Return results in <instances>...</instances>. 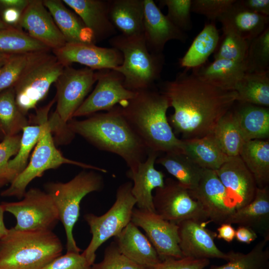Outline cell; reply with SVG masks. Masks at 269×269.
Listing matches in <instances>:
<instances>
[{"mask_svg":"<svg viewBox=\"0 0 269 269\" xmlns=\"http://www.w3.org/2000/svg\"><path fill=\"white\" fill-rule=\"evenodd\" d=\"M159 154L150 152L146 159L135 170L128 171L127 175L133 181L132 193L137 208L155 212L152 191L164 183V174L157 170L154 164Z\"/></svg>","mask_w":269,"mask_h":269,"instance_id":"21","label":"cell"},{"mask_svg":"<svg viewBox=\"0 0 269 269\" xmlns=\"http://www.w3.org/2000/svg\"><path fill=\"white\" fill-rule=\"evenodd\" d=\"M92 266L82 254L70 252L57 257L42 269H92Z\"/></svg>","mask_w":269,"mask_h":269,"instance_id":"47","label":"cell"},{"mask_svg":"<svg viewBox=\"0 0 269 269\" xmlns=\"http://www.w3.org/2000/svg\"><path fill=\"white\" fill-rule=\"evenodd\" d=\"M4 210L1 204H0V239L2 238L5 236L8 231V229H7L4 225L3 221V213L4 212Z\"/></svg>","mask_w":269,"mask_h":269,"instance_id":"54","label":"cell"},{"mask_svg":"<svg viewBox=\"0 0 269 269\" xmlns=\"http://www.w3.org/2000/svg\"><path fill=\"white\" fill-rule=\"evenodd\" d=\"M155 163L163 166L183 187L189 190L197 185L204 171L182 151L164 153Z\"/></svg>","mask_w":269,"mask_h":269,"instance_id":"33","label":"cell"},{"mask_svg":"<svg viewBox=\"0 0 269 269\" xmlns=\"http://www.w3.org/2000/svg\"><path fill=\"white\" fill-rule=\"evenodd\" d=\"M29 0H0V9L7 8L17 9L21 11L26 8L30 2Z\"/></svg>","mask_w":269,"mask_h":269,"instance_id":"53","label":"cell"},{"mask_svg":"<svg viewBox=\"0 0 269 269\" xmlns=\"http://www.w3.org/2000/svg\"><path fill=\"white\" fill-rule=\"evenodd\" d=\"M97 79L98 72L90 68L75 69L68 66L54 83L56 108L48 121L52 134L59 142L67 143L74 137L68 123L73 119Z\"/></svg>","mask_w":269,"mask_h":269,"instance_id":"5","label":"cell"},{"mask_svg":"<svg viewBox=\"0 0 269 269\" xmlns=\"http://www.w3.org/2000/svg\"><path fill=\"white\" fill-rule=\"evenodd\" d=\"M28 125V121L18 108L13 88L0 92V140L18 134Z\"/></svg>","mask_w":269,"mask_h":269,"instance_id":"35","label":"cell"},{"mask_svg":"<svg viewBox=\"0 0 269 269\" xmlns=\"http://www.w3.org/2000/svg\"><path fill=\"white\" fill-rule=\"evenodd\" d=\"M216 172L235 210L254 199L258 187L253 176L239 155L230 157Z\"/></svg>","mask_w":269,"mask_h":269,"instance_id":"19","label":"cell"},{"mask_svg":"<svg viewBox=\"0 0 269 269\" xmlns=\"http://www.w3.org/2000/svg\"><path fill=\"white\" fill-rule=\"evenodd\" d=\"M220 37L219 31L213 21L205 24L184 56L179 59V66L188 70L205 64L216 49Z\"/></svg>","mask_w":269,"mask_h":269,"instance_id":"31","label":"cell"},{"mask_svg":"<svg viewBox=\"0 0 269 269\" xmlns=\"http://www.w3.org/2000/svg\"><path fill=\"white\" fill-rule=\"evenodd\" d=\"M160 92L174 109L168 119L173 132L183 139L200 138L212 133L221 118L237 100L235 91L207 83L187 70L163 82Z\"/></svg>","mask_w":269,"mask_h":269,"instance_id":"1","label":"cell"},{"mask_svg":"<svg viewBox=\"0 0 269 269\" xmlns=\"http://www.w3.org/2000/svg\"><path fill=\"white\" fill-rule=\"evenodd\" d=\"M22 11L13 8L1 10V20L9 26L18 25Z\"/></svg>","mask_w":269,"mask_h":269,"instance_id":"51","label":"cell"},{"mask_svg":"<svg viewBox=\"0 0 269 269\" xmlns=\"http://www.w3.org/2000/svg\"><path fill=\"white\" fill-rule=\"evenodd\" d=\"M10 27H12L8 25L6 23H5L0 18V28H9Z\"/></svg>","mask_w":269,"mask_h":269,"instance_id":"56","label":"cell"},{"mask_svg":"<svg viewBox=\"0 0 269 269\" xmlns=\"http://www.w3.org/2000/svg\"><path fill=\"white\" fill-rule=\"evenodd\" d=\"M189 191L201 205L210 222L218 225L226 223L235 211L215 170L204 169L197 186Z\"/></svg>","mask_w":269,"mask_h":269,"instance_id":"15","label":"cell"},{"mask_svg":"<svg viewBox=\"0 0 269 269\" xmlns=\"http://www.w3.org/2000/svg\"><path fill=\"white\" fill-rule=\"evenodd\" d=\"M132 182H126L119 186L116 200L105 214L97 216L88 213L84 218L89 226L91 240L82 253L92 266L98 249L111 237L117 236L131 222L136 200L132 193Z\"/></svg>","mask_w":269,"mask_h":269,"instance_id":"9","label":"cell"},{"mask_svg":"<svg viewBox=\"0 0 269 269\" xmlns=\"http://www.w3.org/2000/svg\"><path fill=\"white\" fill-rule=\"evenodd\" d=\"M207 224L187 220L177 224L179 246L184 257L228 261L230 253H225L218 248L214 242L217 233L206 228Z\"/></svg>","mask_w":269,"mask_h":269,"instance_id":"17","label":"cell"},{"mask_svg":"<svg viewBox=\"0 0 269 269\" xmlns=\"http://www.w3.org/2000/svg\"><path fill=\"white\" fill-rule=\"evenodd\" d=\"M37 52L13 54L7 62L0 68V92L13 88Z\"/></svg>","mask_w":269,"mask_h":269,"instance_id":"42","label":"cell"},{"mask_svg":"<svg viewBox=\"0 0 269 269\" xmlns=\"http://www.w3.org/2000/svg\"><path fill=\"white\" fill-rule=\"evenodd\" d=\"M269 241L263 239L246 254L231 251L227 264L212 266L209 269H269Z\"/></svg>","mask_w":269,"mask_h":269,"instance_id":"37","label":"cell"},{"mask_svg":"<svg viewBox=\"0 0 269 269\" xmlns=\"http://www.w3.org/2000/svg\"><path fill=\"white\" fill-rule=\"evenodd\" d=\"M143 1V36L150 52L163 53L166 43L170 40L186 42V33L174 25L153 0Z\"/></svg>","mask_w":269,"mask_h":269,"instance_id":"20","label":"cell"},{"mask_svg":"<svg viewBox=\"0 0 269 269\" xmlns=\"http://www.w3.org/2000/svg\"><path fill=\"white\" fill-rule=\"evenodd\" d=\"M33 119L37 122V124L28 125L23 128L18 150L9 161V168L17 176L27 166L30 152L36 145L42 132V124L40 119L36 114Z\"/></svg>","mask_w":269,"mask_h":269,"instance_id":"39","label":"cell"},{"mask_svg":"<svg viewBox=\"0 0 269 269\" xmlns=\"http://www.w3.org/2000/svg\"><path fill=\"white\" fill-rule=\"evenodd\" d=\"M43 4L52 15L67 43L95 44L92 32L77 14L60 0H44Z\"/></svg>","mask_w":269,"mask_h":269,"instance_id":"27","label":"cell"},{"mask_svg":"<svg viewBox=\"0 0 269 269\" xmlns=\"http://www.w3.org/2000/svg\"><path fill=\"white\" fill-rule=\"evenodd\" d=\"M153 204L156 214L176 225L187 220L210 222L203 208L189 190L171 178L165 179L163 186L155 189Z\"/></svg>","mask_w":269,"mask_h":269,"instance_id":"12","label":"cell"},{"mask_svg":"<svg viewBox=\"0 0 269 269\" xmlns=\"http://www.w3.org/2000/svg\"><path fill=\"white\" fill-rule=\"evenodd\" d=\"M236 0H192L191 12L201 14L208 19L218 20Z\"/></svg>","mask_w":269,"mask_h":269,"instance_id":"46","label":"cell"},{"mask_svg":"<svg viewBox=\"0 0 269 269\" xmlns=\"http://www.w3.org/2000/svg\"><path fill=\"white\" fill-rule=\"evenodd\" d=\"M55 99L46 105L38 109L36 114L42 124V130L39 140L27 166L0 193L2 197H23L28 185L35 178L41 176L46 170L55 169L64 164L75 165L84 169L94 170L106 173L107 169L73 160L64 157L56 148L48 121V114Z\"/></svg>","mask_w":269,"mask_h":269,"instance_id":"7","label":"cell"},{"mask_svg":"<svg viewBox=\"0 0 269 269\" xmlns=\"http://www.w3.org/2000/svg\"><path fill=\"white\" fill-rule=\"evenodd\" d=\"M12 55L0 52V68L7 62Z\"/></svg>","mask_w":269,"mask_h":269,"instance_id":"55","label":"cell"},{"mask_svg":"<svg viewBox=\"0 0 269 269\" xmlns=\"http://www.w3.org/2000/svg\"><path fill=\"white\" fill-rule=\"evenodd\" d=\"M238 1L241 5L248 10L269 16V0H239Z\"/></svg>","mask_w":269,"mask_h":269,"instance_id":"49","label":"cell"},{"mask_svg":"<svg viewBox=\"0 0 269 269\" xmlns=\"http://www.w3.org/2000/svg\"><path fill=\"white\" fill-rule=\"evenodd\" d=\"M218 20L222 31L233 32L249 41L269 27V16L248 10L237 0Z\"/></svg>","mask_w":269,"mask_h":269,"instance_id":"25","label":"cell"},{"mask_svg":"<svg viewBox=\"0 0 269 269\" xmlns=\"http://www.w3.org/2000/svg\"><path fill=\"white\" fill-rule=\"evenodd\" d=\"M214 52V59H223L244 62L250 41L229 31H222Z\"/></svg>","mask_w":269,"mask_h":269,"instance_id":"41","label":"cell"},{"mask_svg":"<svg viewBox=\"0 0 269 269\" xmlns=\"http://www.w3.org/2000/svg\"><path fill=\"white\" fill-rule=\"evenodd\" d=\"M244 63L246 72L269 71V27L250 41Z\"/></svg>","mask_w":269,"mask_h":269,"instance_id":"40","label":"cell"},{"mask_svg":"<svg viewBox=\"0 0 269 269\" xmlns=\"http://www.w3.org/2000/svg\"><path fill=\"white\" fill-rule=\"evenodd\" d=\"M52 51L65 67L78 63L99 71L113 69L123 61L122 54L115 48L99 47L94 43H66L62 47Z\"/></svg>","mask_w":269,"mask_h":269,"instance_id":"16","label":"cell"},{"mask_svg":"<svg viewBox=\"0 0 269 269\" xmlns=\"http://www.w3.org/2000/svg\"><path fill=\"white\" fill-rule=\"evenodd\" d=\"M109 42L122 54V64L113 69L123 75L125 87L134 92L151 89L160 77L165 62L163 54L150 52L143 34L131 36L120 34Z\"/></svg>","mask_w":269,"mask_h":269,"instance_id":"6","label":"cell"},{"mask_svg":"<svg viewBox=\"0 0 269 269\" xmlns=\"http://www.w3.org/2000/svg\"><path fill=\"white\" fill-rule=\"evenodd\" d=\"M226 223L247 227L269 240V187L257 188L254 199L234 211Z\"/></svg>","mask_w":269,"mask_h":269,"instance_id":"24","label":"cell"},{"mask_svg":"<svg viewBox=\"0 0 269 269\" xmlns=\"http://www.w3.org/2000/svg\"><path fill=\"white\" fill-rule=\"evenodd\" d=\"M49 50L43 43L13 26L0 28V52L16 54Z\"/></svg>","mask_w":269,"mask_h":269,"instance_id":"38","label":"cell"},{"mask_svg":"<svg viewBox=\"0 0 269 269\" xmlns=\"http://www.w3.org/2000/svg\"><path fill=\"white\" fill-rule=\"evenodd\" d=\"M131 222L144 230L161 261L184 256L179 246L177 225L155 212L134 208Z\"/></svg>","mask_w":269,"mask_h":269,"instance_id":"14","label":"cell"},{"mask_svg":"<svg viewBox=\"0 0 269 269\" xmlns=\"http://www.w3.org/2000/svg\"><path fill=\"white\" fill-rule=\"evenodd\" d=\"M114 238L120 251L136 264L154 269L161 262L146 236L133 222Z\"/></svg>","mask_w":269,"mask_h":269,"instance_id":"23","label":"cell"},{"mask_svg":"<svg viewBox=\"0 0 269 269\" xmlns=\"http://www.w3.org/2000/svg\"><path fill=\"white\" fill-rule=\"evenodd\" d=\"M119 106L149 152L182 151V139L176 136L166 116L168 100L161 93L152 89L136 91Z\"/></svg>","mask_w":269,"mask_h":269,"instance_id":"3","label":"cell"},{"mask_svg":"<svg viewBox=\"0 0 269 269\" xmlns=\"http://www.w3.org/2000/svg\"><path fill=\"white\" fill-rule=\"evenodd\" d=\"M64 67L48 51L36 53L13 87L16 103L24 115L44 98Z\"/></svg>","mask_w":269,"mask_h":269,"instance_id":"10","label":"cell"},{"mask_svg":"<svg viewBox=\"0 0 269 269\" xmlns=\"http://www.w3.org/2000/svg\"><path fill=\"white\" fill-rule=\"evenodd\" d=\"M18 25L30 37L52 50L67 43L43 0H30L21 13Z\"/></svg>","mask_w":269,"mask_h":269,"instance_id":"18","label":"cell"},{"mask_svg":"<svg viewBox=\"0 0 269 269\" xmlns=\"http://www.w3.org/2000/svg\"><path fill=\"white\" fill-rule=\"evenodd\" d=\"M110 0H63L92 32L95 42L117 35L109 15Z\"/></svg>","mask_w":269,"mask_h":269,"instance_id":"22","label":"cell"},{"mask_svg":"<svg viewBox=\"0 0 269 269\" xmlns=\"http://www.w3.org/2000/svg\"><path fill=\"white\" fill-rule=\"evenodd\" d=\"M68 128L100 150L120 156L130 171L146 159L149 151L123 115L119 105L82 120L71 119Z\"/></svg>","mask_w":269,"mask_h":269,"instance_id":"2","label":"cell"},{"mask_svg":"<svg viewBox=\"0 0 269 269\" xmlns=\"http://www.w3.org/2000/svg\"><path fill=\"white\" fill-rule=\"evenodd\" d=\"M21 135L5 138L0 142V187L10 184L17 176L9 167V161L19 149Z\"/></svg>","mask_w":269,"mask_h":269,"instance_id":"44","label":"cell"},{"mask_svg":"<svg viewBox=\"0 0 269 269\" xmlns=\"http://www.w3.org/2000/svg\"><path fill=\"white\" fill-rule=\"evenodd\" d=\"M231 110L218 121L211 134L222 151L229 157H234L239 155L246 141Z\"/></svg>","mask_w":269,"mask_h":269,"instance_id":"36","label":"cell"},{"mask_svg":"<svg viewBox=\"0 0 269 269\" xmlns=\"http://www.w3.org/2000/svg\"><path fill=\"white\" fill-rule=\"evenodd\" d=\"M234 91L240 103L269 108V71L246 72Z\"/></svg>","mask_w":269,"mask_h":269,"instance_id":"34","label":"cell"},{"mask_svg":"<svg viewBox=\"0 0 269 269\" xmlns=\"http://www.w3.org/2000/svg\"><path fill=\"white\" fill-rule=\"evenodd\" d=\"M220 225L217 229V238L228 243L232 242L235 237L236 229L230 223H223Z\"/></svg>","mask_w":269,"mask_h":269,"instance_id":"52","label":"cell"},{"mask_svg":"<svg viewBox=\"0 0 269 269\" xmlns=\"http://www.w3.org/2000/svg\"><path fill=\"white\" fill-rule=\"evenodd\" d=\"M246 69L244 62L218 59L193 69L192 73L201 80L228 91H234Z\"/></svg>","mask_w":269,"mask_h":269,"instance_id":"26","label":"cell"},{"mask_svg":"<svg viewBox=\"0 0 269 269\" xmlns=\"http://www.w3.org/2000/svg\"><path fill=\"white\" fill-rule=\"evenodd\" d=\"M239 156L253 176L257 187L261 188L269 185V139L246 141Z\"/></svg>","mask_w":269,"mask_h":269,"instance_id":"32","label":"cell"},{"mask_svg":"<svg viewBox=\"0 0 269 269\" xmlns=\"http://www.w3.org/2000/svg\"><path fill=\"white\" fill-rule=\"evenodd\" d=\"M62 244L52 230L8 229L0 239V269H42L61 255Z\"/></svg>","mask_w":269,"mask_h":269,"instance_id":"4","label":"cell"},{"mask_svg":"<svg viewBox=\"0 0 269 269\" xmlns=\"http://www.w3.org/2000/svg\"><path fill=\"white\" fill-rule=\"evenodd\" d=\"M92 269H148L136 264L124 255L114 241L105 249L103 260L98 264H94Z\"/></svg>","mask_w":269,"mask_h":269,"instance_id":"45","label":"cell"},{"mask_svg":"<svg viewBox=\"0 0 269 269\" xmlns=\"http://www.w3.org/2000/svg\"><path fill=\"white\" fill-rule=\"evenodd\" d=\"M258 234L247 227L239 226L236 229L235 238L240 243L250 244L258 238Z\"/></svg>","mask_w":269,"mask_h":269,"instance_id":"50","label":"cell"},{"mask_svg":"<svg viewBox=\"0 0 269 269\" xmlns=\"http://www.w3.org/2000/svg\"><path fill=\"white\" fill-rule=\"evenodd\" d=\"M159 3L167 7L166 15L174 25L185 32L191 30L192 0H160Z\"/></svg>","mask_w":269,"mask_h":269,"instance_id":"43","label":"cell"},{"mask_svg":"<svg viewBox=\"0 0 269 269\" xmlns=\"http://www.w3.org/2000/svg\"><path fill=\"white\" fill-rule=\"evenodd\" d=\"M182 152L200 167L218 170L230 157L218 145L212 134L200 138L182 139Z\"/></svg>","mask_w":269,"mask_h":269,"instance_id":"29","label":"cell"},{"mask_svg":"<svg viewBox=\"0 0 269 269\" xmlns=\"http://www.w3.org/2000/svg\"><path fill=\"white\" fill-rule=\"evenodd\" d=\"M97 84L73 115L89 116L102 111H108L133 98L136 92L127 89L124 77L114 69L99 70Z\"/></svg>","mask_w":269,"mask_h":269,"instance_id":"13","label":"cell"},{"mask_svg":"<svg viewBox=\"0 0 269 269\" xmlns=\"http://www.w3.org/2000/svg\"><path fill=\"white\" fill-rule=\"evenodd\" d=\"M234 111L237 125L245 141L267 139L269 136V109L247 103H241Z\"/></svg>","mask_w":269,"mask_h":269,"instance_id":"30","label":"cell"},{"mask_svg":"<svg viewBox=\"0 0 269 269\" xmlns=\"http://www.w3.org/2000/svg\"><path fill=\"white\" fill-rule=\"evenodd\" d=\"M209 264V259L184 257L165 260L154 269H204Z\"/></svg>","mask_w":269,"mask_h":269,"instance_id":"48","label":"cell"},{"mask_svg":"<svg viewBox=\"0 0 269 269\" xmlns=\"http://www.w3.org/2000/svg\"><path fill=\"white\" fill-rule=\"evenodd\" d=\"M109 15L121 34L131 36L143 34V0H110Z\"/></svg>","mask_w":269,"mask_h":269,"instance_id":"28","label":"cell"},{"mask_svg":"<svg viewBox=\"0 0 269 269\" xmlns=\"http://www.w3.org/2000/svg\"><path fill=\"white\" fill-rule=\"evenodd\" d=\"M95 171L84 170L68 182H49L45 186L64 228L67 252L80 253L81 251L76 244L73 231L80 215L82 200L89 193L99 191L104 187L102 175Z\"/></svg>","mask_w":269,"mask_h":269,"instance_id":"8","label":"cell"},{"mask_svg":"<svg viewBox=\"0 0 269 269\" xmlns=\"http://www.w3.org/2000/svg\"><path fill=\"white\" fill-rule=\"evenodd\" d=\"M4 211L12 214L17 231L52 230L59 217L51 196L38 188H31L17 202L1 203Z\"/></svg>","mask_w":269,"mask_h":269,"instance_id":"11","label":"cell"}]
</instances>
